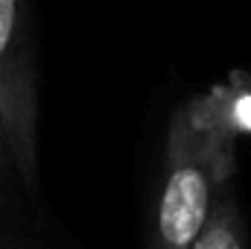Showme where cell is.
<instances>
[{
	"instance_id": "5",
	"label": "cell",
	"mask_w": 251,
	"mask_h": 249,
	"mask_svg": "<svg viewBox=\"0 0 251 249\" xmlns=\"http://www.w3.org/2000/svg\"><path fill=\"white\" fill-rule=\"evenodd\" d=\"M12 182L24 185V176H21V167H18L15 144H12L9 124H6V112H3V103H0V202L6 199V193H9Z\"/></svg>"
},
{
	"instance_id": "4",
	"label": "cell",
	"mask_w": 251,
	"mask_h": 249,
	"mask_svg": "<svg viewBox=\"0 0 251 249\" xmlns=\"http://www.w3.org/2000/svg\"><path fill=\"white\" fill-rule=\"evenodd\" d=\"M190 249H251L246 217L240 211L237 193H234L231 185L222 190V196H219L207 226L201 229V235L196 238V244Z\"/></svg>"
},
{
	"instance_id": "2",
	"label": "cell",
	"mask_w": 251,
	"mask_h": 249,
	"mask_svg": "<svg viewBox=\"0 0 251 249\" xmlns=\"http://www.w3.org/2000/svg\"><path fill=\"white\" fill-rule=\"evenodd\" d=\"M0 103L29 193L38 187V94L24 0H0Z\"/></svg>"
},
{
	"instance_id": "3",
	"label": "cell",
	"mask_w": 251,
	"mask_h": 249,
	"mask_svg": "<svg viewBox=\"0 0 251 249\" xmlns=\"http://www.w3.org/2000/svg\"><path fill=\"white\" fill-rule=\"evenodd\" d=\"M190 118L222 147L237 150V141L251 135V79L234 76L201 97L184 103Z\"/></svg>"
},
{
	"instance_id": "1",
	"label": "cell",
	"mask_w": 251,
	"mask_h": 249,
	"mask_svg": "<svg viewBox=\"0 0 251 249\" xmlns=\"http://www.w3.org/2000/svg\"><path fill=\"white\" fill-rule=\"evenodd\" d=\"M237 170V150L222 147L181 106L167 129L164 182L155 205L152 249H190Z\"/></svg>"
}]
</instances>
